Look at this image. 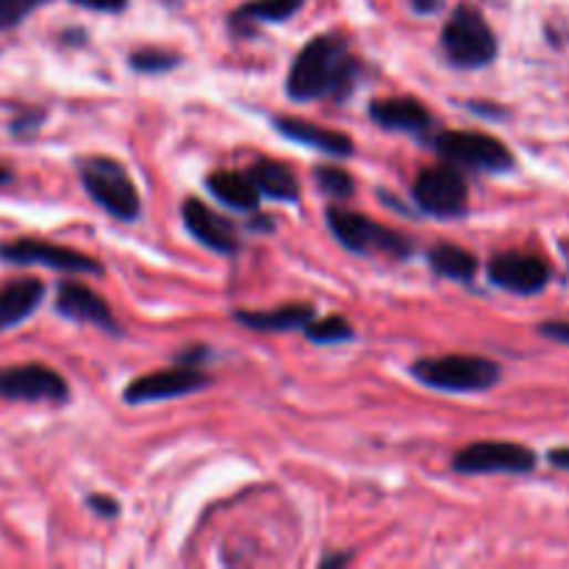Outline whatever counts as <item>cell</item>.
<instances>
[{
  "label": "cell",
  "mask_w": 569,
  "mask_h": 569,
  "mask_svg": "<svg viewBox=\"0 0 569 569\" xmlns=\"http://www.w3.org/2000/svg\"><path fill=\"white\" fill-rule=\"evenodd\" d=\"M86 503H90L92 511L101 514V517H117L120 514V503L108 495H90Z\"/></svg>",
  "instance_id": "f1b7e54d"
},
{
  "label": "cell",
  "mask_w": 569,
  "mask_h": 569,
  "mask_svg": "<svg viewBox=\"0 0 569 569\" xmlns=\"http://www.w3.org/2000/svg\"><path fill=\"white\" fill-rule=\"evenodd\" d=\"M180 59L169 51H158V48H145V51H136L131 53V68L136 73H167V70L178 68Z\"/></svg>",
  "instance_id": "d4e9b609"
},
{
  "label": "cell",
  "mask_w": 569,
  "mask_h": 569,
  "mask_svg": "<svg viewBox=\"0 0 569 569\" xmlns=\"http://www.w3.org/2000/svg\"><path fill=\"white\" fill-rule=\"evenodd\" d=\"M361 73L359 59L339 34H320L298 53L287 79V92L292 101H322V97H344L353 92Z\"/></svg>",
  "instance_id": "6da1fadb"
},
{
  "label": "cell",
  "mask_w": 569,
  "mask_h": 569,
  "mask_svg": "<svg viewBox=\"0 0 569 569\" xmlns=\"http://www.w3.org/2000/svg\"><path fill=\"white\" fill-rule=\"evenodd\" d=\"M414 200L431 217H442V220L462 217L469 206V189L462 169L453 164L423 169L414 180Z\"/></svg>",
  "instance_id": "52a82bcc"
},
{
  "label": "cell",
  "mask_w": 569,
  "mask_h": 569,
  "mask_svg": "<svg viewBox=\"0 0 569 569\" xmlns=\"http://www.w3.org/2000/svg\"><path fill=\"white\" fill-rule=\"evenodd\" d=\"M75 7L92 9V12H103V14H120L125 12L128 0H73Z\"/></svg>",
  "instance_id": "4316f807"
},
{
  "label": "cell",
  "mask_w": 569,
  "mask_h": 569,
  "mask_svg": "<svg viewBox=\"0 0 569 569\" xmlns=\"http://www.w3.org/2000/svg\"><path fill=\"white\" fill-rule=\"evenodd\" d=\"M314 180L320 186V193L328 195V198H353L355 193V180L353 175L344 173L342 167H333V164H317L314 167Z\"/></svg>",
  "instance_id": "603a6c76"
},
{
  "label": "cell",
  "mask_w": 569,
  "mask_h": 569,
  "mask_svg": "<svg viewBox=\"0 0 569 569\" xmlns=\"http://www.w3.org/2000/svg\"><path fill=\"white\" fill-rule=\"evenodd\" d=\"M56 311L68 317V320L90 322V325H97L103 328V331H112V333L120 331L117 320H114L106 300H103L97 292H92L90 287H84V283L64 281L62 287H59Z\"/></svg>",
  "instance_id": "5bb4252c"
},
{
  "label": "cell",
  "mask_w": 569,
  "mask_h": 569,
  "mask_svg": "<svg viewBox=\"0 0 569 569\" xmlns=\"http://www.w3.org/2000/svg\"><path fill=\"white\" fill-rule=\"evenodd\" d=\"M234 320L254 331H298L306 322L314 320V306L292 303L272 311H237Z\"/></svg>",
  "instance_id": "d6986e66"
},
{
  "label": "cell",
  "mask_w": 569,
  "mask_h": 569,
  "mask_svg": "<svg viewBox=\"0 0 569 569\" xmlns=\"http://www.w3.org/2000/svg\"><path fill=\"white\" fill-rule=\"evenodd\" d=\"M206 186H209V193L215 195L220 204H226L228 209L256 211V206H259L261 195L256 193L254 180H250L248 175L220 169V173H211L209 178H206Z\"/></svg>",
  "instance_id": "44dd1931"
},
{
  "label": "cell",
  "mask_w": 569,
  "mask_h": 569,
  "mask_svg": "<svg viewBox=\"0 0 569 569\" xmlns=\"http://www.w3.org/2000/svg\"><path fill=\"white\" fill-rule=\"evenodd\" d=\"M0 259L9 265H42L62 272H92V276L103 272V267L92 256L62 248V245L40 242V239H14V242L0 245Z\"/></svg>",
  "instance_id": "30bf717a"
},
{
  "label": "cell",
  "mask_w": 569,
  "mask_h": 569,
  "mask_svg": "<svg viewBox=\"0 0 569 569\" xmlns=\"http://www.w3.org/2000/svg\"><path fill=\"white\" fill-rule=\"evenodd\" d=\"M42 120V114H34V117H20V120H14V134H23L25 128H37V125H31V123H40Z\"/></svg>",
  "instance_id": "1f68e13d"
},
{
  "label": "cell",
  "mask_w": 569,
  "mask_h": 569,
  "mask_svg": "<svg viewBox=\"0 0 569 569\" xmlns=\"http://www.w3.org/2000/svg\"><path fill=\"white\" fill-rule=\"evenodd\" d=\"M370 117L386 131H403V134L425 136L434 128V117L428 108L414 97H381L370 106Z\"/></svg>",
  "instance_id": "9a60e30c"
},
{
  "label": "cell",
  "mask_w": 569,
  "mask_h": 569,
  "mask_svg": "<svg viewBox=\"0 0 569 569\" xmlns=\"http://www.w3.org/2000/svg\"><path fill=\"white\" fill-rule=\"evenodd\" d=\"M303 331L314 344H339V342H348V339L355 337L353 325H350L344 317H337V314L325 317V320L306 322Z\"/></svg>",
  "instance_id": "cb8c5ba5"
},
{
  "label": "cell",
  "mask_w": 569,
  "mask_h": 569,
  "mask_svg": "<svg viewBox=\"0 0 569 569\" xmlns=\"http://www.w3.org/2000/svg\"><path fill=\"white\" fill-rule=\"evenodd\" d=\"M81 180H84L90 198L112 217L123 223L139 217V193H136L134 180L120 162L106 156L86 158V162H81Z\"/></svg>",
  "instance_id": "277c9868"
},
{
  "label": "cell",
  "mask_w": 569,
  "mask_h": 569,
  "mask_svg": "<svg viewBox=\"0 0 569 569\" xmlns=\"http://www.w3.org/2000/svg\"><path fill=\"white\" fill-rule=\"evenodd\" d=\"M248 178L254 180L256 193L265 195V198L287 200V204H294V200L300 198L298 178H294L292 169L281 162H270V158L256 162L254 167H250Z\"/></svg>",
  "instance_id": "ac0fdd59"
},
{
  "label": "cell",
  "mask_w": 569,
  "mask_h": 569,
  "mask_svg": "<svg viewBox=\"0 0 569 569\" xmlns=\"http://www.w3.org/2000/svg\"><path fill=\"white\" fill-rule=\"evenodd\" d=\"M350 556H325L322 558V567H339V563H348Z\"/></svg>",
  "instance_id": "d6a6232c"
},
{
  "label": "cell",
  "mask_w": 569,
  "mask_h": 569,
  "mask_svg": "<svg viewBox=\"0 0 569 569\" xmlns=\"http://www.w3.org/2000/svg\"><path fill=\"white\" fill-rule=\"evenodd\" d=\"M547 462L556 469H567L569 473V447H556V451L547 453Z\"/></svg>",
  "instance_id": "4dcf8cb0"
},
{
  "label": "cell",
  "mask_w": 569,
  "mask_h": 569,
  "mask_svg": "<svg viewBox=\"0 0 569 569\" xmlns=\"http://www.w3.org/2000/svg\"><path fill=\"white\" fill-rule=\"evenodd\" d=\"M325 220L328 228L333 231V237L344 245L348 250L361 256H370V254H381V256H390V259H408L412 256V242H408L403 234L392 231V228L381 226L375 220H366L364 215L359 211H348V209H331L325 211Z\"/></svg>",
  "instance_id": "5b68a950"
},
{
  "label": "cell",
  "mask_w": 569,
  "mask_h": 569,
  "mask_svg": "<svg viewBox=\"0 0 569 569\" xmlns=\"http://www.w3.org/2000/svg\"><path fill=\"white\" fill-rule=\"evenodd\" d=\"M428 265L436 276L451 278V281H473L478 272V259L469 250L458 248V245L439 242L428 250Z\"/></svg>",
  "instance_id": "7402d4cb"
},
{
  "label": "cell",
  "mask_w": 569,
  "mask_h": 569,
  "mask_svg": "<svg viewBox=\"0 0 569 569\" xmlns=\"http://www.w3.org/2000/svg\"><path fill=\"white\" fill-rule=\"evenodd\" d=\"M0 397L25 403H64L70 397V386L56 370L45 364H20L0 370Z\"/></svg>",
  "instance_id": "9c48e42d"
},
{
  "label": "cell",
  "mask_w": 569,
  "mask_h": 569,
  "mask_svg": "<svg viewBox=\"0 0 569 569\" xmlns=\"http://www.w3.org/2000/svg\"><path fill=\"white\" fill-rule=\"evenodd\" d=\"M486 276H489V281L495 283L497 289H506V292L528 298V294L545 292L547 283H550L552 270L545 259H539V256L511 250V254L495 256V259L489 261V267H486Z\"/></svg>",
  "instance_id": "7c38bea8"
},
{
  "label": "cell",
  "mask_w": 569,
  "mask_h": 569,
  "mask_svg": "<svg viewBox=\"0 0 569 569\" xmlns=\"http://www.w3.org/2000/svg\"><path fill=\"white\" fill-rule=\"evenodd\" d=\"M536 453L517 442H475L453 458V469L464 475H525L536 469Z\"/></svg>",
  "instance_id": "ba28073f"
},
{
  "label": "cell",
  "mask_w": 569,
  "mask_h": 569,
  "mask_svg": "<svg viewBox=\"0 0 569 569\" xmlns=\"http://www.w3.org/2000/svg\"><path fill=\"white\" fill-rule=\"evenodd\" d=\"M272 123H276L278 134H283L287 139L300 142V145L306 147H314V151L328 153V156L344 158L353 153V139L339 134V131H328L322 128V125L306 123V120L300 117H276Z\"/></svg>",
  "instance_id": "2e32d148"
},
{
  "label": "cell",
  "mask_w": 569,
  "mask_h": 569,
  "mask_svg": "<svg viewBox=\"0 0 569 569\" xmlns=\"http://www.w3.org/2000/svg\"><path fill=\"white\" fill-rule=\"evenodd\" d=\"M434 151L458 169L508 173L514 167V156L506 142L480 131H442L434 136Z\"/></svg>",
  "instance_id": "8992f818"
},
{
  "label": "cell",
  "mask_w": 569,
  "mask_h": 569,
  "mask_svg": "<svg viewBox=\"0 0 569 569\" xmlns=\"http://www.w3.org/2000/svg\"><path fill=\"white\" fill-rule=\"evenodd\" d=\"M12 178H14V175L9 173L7 167H0V186H3V184H12Z\"/></svg>",
  "instance_id": "836d02e7"
},
{
  "label": "cell",
  "mask_w": 569,
  "mask_h": 569,
  "mask_svg": "<svg viewBox=\"0 0 569 569\" xmlns=\"http://www.w3.org/2000/svg\"><path fill=\"white\" fill-rule=\"evenodd\" d=\"M45 298V283L40 278H18L0 289V331L20 325L40 309Z\"/></svg>",
  "instance_id": "e0dca14e"
},
{
  "label": "cell",
  "mask_w": 569,
  "mask_h": 569,
  "mask_svg": "<svg viewBox=\"0 0 569 569\" xmlns=\"http://www.w3.org/2000/svg\"><path fill=\"white\" fill-rule=\"evenodd\" d=\"M412 3V9L417 14H423V18H428V14H436L445 9V0H408Z\"/></svg>",
  "instance_id": "f546056e"
},
{
  "label": "cell",
  "mask_w": 569,
  "mask_h": 569,
  "mask_svg": "<svg viewBox=\"0 0 569 569\" xmlns=\"http://www.w3.org/2000/svg\"><path fill=\"white\" fill-rule=\"evenodd\" d=\"M306 0H250L231 14V25L242 34H254L259 23H283L300 12Z\"/></svg>",
  "instance_id": "ffe728a7"
},
{
  "label": "cell",
  "mask_w": 569,
  "mask_h": 569,
  "mask_svg": "<svg viewBox=\"0 0 569 569\" xmlns=\"http://www.w3.org/2000/svg\"><path fill=\"white\" fill-rule=\"evenodd\" d=\"M442 51L453 68L478 70L489 68L497 59V37L484 14L469 3L453 9L442 29Z\"/></svg>",
  "instance_id": "3957f363"
},
{
  "label": "cell",
  "mask_w": 569,
  "mask_h": 569,
  "mask_svg": "<svg viewBox=\"0 0 569 569\" xmlns=\"http://www.w3.org/2000/svg\"><path fill=\"white\" fill-rule=\"evenodd\" d=\"M48 0H0V31H12Z\"/></svg>",
  "instance_id": "484cf974"
},
{
  "label": "cell",
  "mask_w": 569,
  "mask_h": 569,
  "mask_svg": "<svg viewBox=\"0 0 569 569\" xmlns=\"http://www.w3.org/2000/svg\"><path fill=\"white\" fill-rule=\"evenodd\" d=\"M209 386V377L198 366H173V370H158L151 375H142L131 381L123 392L125 403H158L173 401V397L193 395V392Z\"/></svg>",
  "instance_id": "8fae6325"
},
{
  "label": "cell",
  "mask_w": 569,
  "mask_h": 569,
  "mask_svg": "<svg viewBox=\"0 0 569 569\" xmlns=\"http://www.w3.org/2000/svg\"><path fill=\"white\" fill-rule=\"evenodd\" d=\"M180 215H184L186 231L193 234V237L198 239L200 245H206L209 250H215V254H226V256L237 254L239 250V239L231 223H228L226 217L215 215L204 200L189 198L184 204V209H180Z\"/></svg>",
  "instance_id": "4fadbf2b"
},
{
  "label": "cell",
  "mask_w": 569,
  "mask_h": 569,
  "mask_svg": "<svg viewBox=\"0 0 569 569\" xmlns=\"http://www.w3.org/2000/svg\"><path fill=\"white\" fill-rule=\"evenodd\" d=\"M536 331H539L545 339H552V342L569 344V322L547 320V322H541V325L536 328Z\"/></svg>",
  "instance_id": "83f0119b"
},
{
  "label": "cell",
  "mask_w": 569,
  "mask_h": 569,
  "mask_svg": "<svg viewBox=\"0 0 569 569\" xmlns=\"http://www.w3.org/2000/svg\"><path fill=\"white\" fill-rule=\"evenodd\" d=\"M412 375L439 392H486L500 384L503 370L484 355H436L414 361Z\"/></svg>",
  "instance_id": "7a4b0ae2"
}]
</instances>
